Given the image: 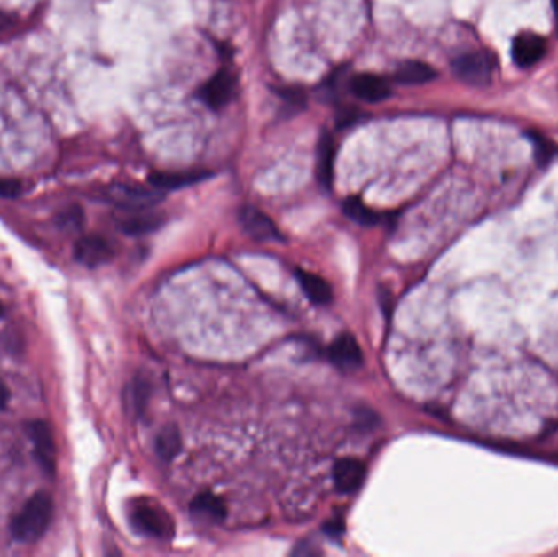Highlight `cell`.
<instances>
[{"label": "cell", "instance_id": "obj_20", "mask_svg": "<svg viewBox=\"0 0 558 557\" xmlns=\"http://www.w3.org/2000/svg\"><path fill=\"white\" fill-rule=\"evenodd\" d=\"M343 211L350 219H353L355 223L363 224V226H376L381 221V214L371 210L363 200L351 196L343 203Z\"/></svg>", "mask_w": 558, "mask_h": 557}, {"label": "cell", "instance_id": "obj_25", "mask_svg": "<svg viewBox=\"0 0 558 557\" xmlns=\"http://www.w3.org/2000/svg\"><path fill=\"white\" fill-rule=\"evenodd\" d=\"M324 531L330 537H338V535H342L345 531V527H343L342 521H328L324 527Z\"/></svg>", "mask_w": 558, "mask_h": 557}, {"label": "cell", "instance_id": "obj_6", "mask_svg": "<svg viewBox=\"0 0 558 557\" xmlns=\"http://www.w3.org/2000/svg\"><path fill=\"white\" fill-rule=\"evenodd\" d=\"M27 432L30 435L35 448V455L44 469L46 474L52 476L56 471V445L52 436L51 426L43 420H33L27 426Z\"/></svg>", "mask_w": 558, "mask_h": 557}, {"label": "cell", "instance_id": "obj_29", "mask_svg": "<svg viewBox=\"0 0 558 557\" xmlns=\"http://www.w3.org/2000/svg\"><path fill=\"white\" fill-rule=\"evenodd\" d=\"M0 315H2V304H0Z\"/></svg>", "mask_w": 558, "mask_h": 557}, {"label": "cell", "instance_id": "obj_3", "mask_svg": "<svg viewBox=\"0 0 558 557\" xmlns=\"http://www.w3.org/2000/svg\"><path fill=\"white\" fill-rule=\"evenodd\" d=\"M132 527L139 533L151 537H170L173 535V521L162 506L153 504H138L132 506Z\"/></svg>", "mask_w": 558, "mask_h": 557}, {"label": "cell", "instance_id": "obj_13", "mask_svg": "<svg viewBox=\"0 0 558 557\" xmlns=\"http://www.w3.org/2000/svg\"><path fill=\"white\" fill-rule=\"evenodd\" d=\"M335 157V139L330 134H324L317 147V180L326 190H330L334 185Z\"/></svg>", "mask_w": 558, "mask_h": 557}, {"label": "cell", "instance_id": "obj_27", "mask_svg": "<svg viewBox=\"0 0 558 557\" xmlns=\"http://www.w3.org/2000/svg\"><path fill=\"white\" fill-rule=\"evenodd\" d=\"M12 25V19L9 13L0 11V31L7 30Z\"/></svg>", "mask_w": 558, "mask_h": 557}, {"label": "cell", "instance_id": "obj_16", "mask_svg": "<svg viewBox=\"0 0 558 557\" xmlns=\"http://www.w3.org/2000/svg\"><path fill=\"white\" fill-rule=\"evenodd\" d=\"M163 224L161 214L145 213V210L132 211L118 221V226L122 233L130 235H143V234L153 233Z\"/></svg>", "mask_w": 558, "mask_h": 557}, {"label": "cell", "instance_id": "obj_8", "mask_svg": "<svg viewBox=\"0 0 558 557\" xmlns=\"http://www.w3.org/2000/svg\"><path fill=\"white\" fill-rule=\"evenodd\" d=\"M112 243H108L102 235H85L75 243L74 247V257L77 262H81L85 267H100L112 260Z\"/></svg>", "mask_w": 558, "mask_h": 557}, {"label": "cell", "instance_id": "obj_11", "mask_svg": "<svg viewBox=\"0 0 558 557\" xmlns=\"http://www.w3.org/2000/svg\"><path fill=\"white\" fill-rule=\"evenodd\" d=\"M351 92L365 103H381L390 97V85L376 74H358L351 79Z\"/></svg>", "mask_w": 558, "mask_h": 557}, {"label": "cell", "instance_id": "obj_1", "mask_svg": "<svg viewBox=\"0 0 558 557\" xmlns=\"http://www.w3.org/2000/svg\"><path fill=\"white\" fill-rule=\"evenodd\" d=\"M52 500L44 492L31 497L12 521V537L21 543H35L51 523Z\"/></svg>", "mask_w": 558, "mask_h": 557}, {"label": "cell", "instance_id": "obj_23", "mask_svg": "<svg viewBox=\"0 0 558 557\" xmlns=\"http://www.w3.org/2000/svg\"><path fill=\"white\" fill-rule=\"evenodd\" d=\"M58 223L61 226L62 229H81L82 224H83V213H82L79 206H71L69 210H66L61 216L58 218Z\"/></svg>", "mask_w": 558, "mask_h": 557}, {"label": "cell", "instance_id": "obj_10", "mask_svg": "<svg viewBox=\"0 0 558 557\" xmlns=\"http://www.w3.org/2000/svg\"><path fill=\"white\" fill-rule=\"evenodd\" d=\"M365 479V466L363 461L356 458H343L336 461L334 467V481L342 494H355Z\"/></svg>", "mask_w": 558, "mask_h": 557}, {"label": "cell", "instance_id": "obj_12", "mask_svg": "<svg viewBox=\"0 0 558 557\" xmlns=\"http://www.w3.org/2000/svg\"><path fill=\"white\" fill-rule=\"evenodd\" d=\"M234 91V79L231 77V74L221 71L214 74L213 77L201 87V99L208 107L219 110L231 101Z\"/></svg>", "mask_w": 558, "mask_h": 557}, {"label": "cell", "instance_id": "obj_17", "mask_svg": "<svg viewBox=\"0 0 558 557\" xmlns=\"http://www.w3.org/2000/svg\"><path fill=\"white\" fill-rule=\"evenodd\" d=\"M436 76V71L427 62L408 60L398 64L396 81L404 85H421L433 81Z\"/></svg>", "mask_w": 558, "mask_h": 557}, {"label": "cell", "instance_id": "obj_14", "mask_svg": "<svg viewBox=\"0 0 558 557\" xmlns=\"http://www.w3.org/2000/svg\"><path fill=\"white\" fill-rule=\"evenodd\" d=\"M295 278L301 284L305 296L312 303L317 304V306H326V304L332 303L334 291H332L330 284L326 283L322 276L297 268L295 270Z\"/></svg>", "mask_w": 558, "mask_h": 557}, {"label": "cell", "instance_id": "obj_24", "mask_svg": "<svg viewBox=\"0 0 558 557\" xmlns=\"http://www.w3.org/2000/svg\"><path fill=\"white\" fill-rule=\"evenodd\" d=\"M21 192L20 182L12 179H0V196L2 198H15Z\"/></svg>", "mask_w": 558, "mask_h": 557}, {"label": "cell", "instance_id": "obj_26", "mask_svg": "<svg viewBox=\"0 0 558 557\" xmlns=\"http://www.w3.org/2000/svg\"><path fill=\"white\" fill-rule=\"evenodd\" d=\"M11 399V393L7 389V386L4 385V381L0 379V410H4Z\"/></svg>", "mask_w": 558, "mask_h": 557}, {"label": "cell", "instance_id": "obj_21", "mask_svg": "<svg viewBox=\"0 0 558 557\" xmlns=\"http://www.w3.org/2000/svg\"><path fill=\"white\" fill-rule=\"evenodd\" d=\"M530 141L534 144V154H536L538 165H547L552 163V159L558 152L557 146L548 141L547 138L538 136V134H530Z\"/></svg>", "mask_w": 558, "mask_h": 557}, {"label": "cell", "instance_id": "obj_9", "mask_svg": "<svg viewBox=\"0 0 558 557\" xmlns=\"http://www.w3.org/2000/svg\"><path fill=\"white\" fill-rule=\"evenodd\" d=\"M328 356L342 371H355L365 362L363 350L351 334L338 335L328 348Z\"/></svg>", "mask_w": 558, "mask_h": 557}, {"label": "cell", "instance_id": "obj_2", "mask_svg": "<svg viewBox=\"0 0 558 557\" xmlns=\"http://www.w3.org/2000/svg\"><path fill=\"white\" fill-rule=\"evenodd\" d=\"M495 71V60L488 52H468L452 62V72L460 82L468 85H487Z\"/></svg>", "mask_w": 558, "mask_h": 557}, {"label": "cell", "instance_id": "obj_22", "mask_svg": "<svg viewBox=\"0 0 558 557\" xmlns=\"http://www.w3.org/2000/svg\"><path fill=\"white\" fill-rule=\"evenodd\" d=\"M132 404L134 410L138 412V416H143L147 402H149V395H151V385L144 379V378H136L131 386Z\"/></svg>", "mask_w": 558, "mask_h": 557}, {"label": "cell", "instance_id": "obj_18", "mask_svg": "<svg viewBox=\"0 0 558 557\" xmlns=\"http://www.w3.org/2000/svg\"><path fill=\"white\" fill-rule=\"evenodd\" d=\"M190 510L194 517L208 520V521H221L225 517V505L223 500L209 492L194 497Z\"/></svg>", "mask_w": 558, "mask_h": 557}, {"label": "cell", "instance_id": "obj_19", "mask_svg": "<svg viewBox=\"0 0 558 557\" xmlns=\"http://www.w3.org/2000/svg\"><path fill=\"white\" fill-rule=\"evenodd\" d=\"M180 448H182V435H180L177 426H167L157 435L155 450H157V455L161 456L163 461L173 459L175 456L180 453Z\"/></svg>", "mask_w": 558, "mask_h": 557}, {"label": "cell", "instance_id": "obj_5", "mask_svg": "<svg viewBox=\"0 0 558 557\" xmlns=\"http://www.w3.org/2000/svg\"><path fill=\"white\" fill-rule=\"evenodd\" d=\"M239 223L244 227L245 233L255 241L276 243L283 239L281 231L273 223V219L255 206H244L239 211Z\"/></svg>", "mask_w": 558, "mask_h": 557}, {"label": "cell", "instance_id": "obj_15", "mask_svg": "<svg viewBox=\"0 0 558 557\" xmlns=\"http://www.w3.org/2000/svg\"><path fill=\"white\" fill-rule=\"evenodd\" d=\"M211 173L203 171H188V172H155L149 177V183L157 190H178L183 187H190L194 183L203 182Z\"/></svg>", "mask_w": 558, "mask_h": 557}, {"label": "cell", "instance_id": "obj_28", "mask_svg": "<svg viewBox=\"0 0 558 557\" xmlns=\"http://www.w3.org/2000/svg\"><path fill=\"white\" fill-rule=\"evenodd\" d=\"M554 9H555V17H557L558 23V0H554Z\"/></svg>", "mask_w": 558, "mask_h": 557}, {"label": "cell", "instance_id": "obj_4", "mask_svg": "<svg viewBox=\"0 0 558 557\" xmlns=\"http://www.w3.org/2000/svg\"><path fill=\"white\" fill-rule=\"evenodd\" d=\"M108 196L112 202L122 206L124 210L130 211H139V210H147L153 208V204L162 200V193L157 188H144L138 185H124L118 183L113 185L108 190Z\"/></svg>", "mask_w": 558, "mask_h": 557}, {"label": "cell", "instance_id": "obj_7", "mask_svg": "<svg viewBox=\"0 0 558 557\" xmlns=\"http://www.w3.org/2000/svg\"><path fill=\"white\" fill-rule=\"evenodd\" d=\"M546 52H547V41L538 33H530V31L519 33L511 46L513 61L516 62L519 68L536 66L538 61H542Z\"/></svg>", "mask_w": 558, "mask_h": 557}]
</instances>
